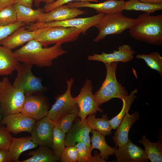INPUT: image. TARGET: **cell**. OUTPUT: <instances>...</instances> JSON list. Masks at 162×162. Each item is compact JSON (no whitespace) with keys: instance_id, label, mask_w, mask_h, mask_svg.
<instances>
[{"instance_id":"obj_11","label":"cell","mask_w":162,"mask_h":162,"mask_svg":"<svg viewBox=\"0 0 162 162\" xmlns=\"http://www.w3.org/2000/svg\"><path fill=\"white\" fill-rule=\"evenodd\" d=\"M48 98L43 94H35L25 96L21 112L36 121L46 116L49 109Z\"/></svg>"},{"instance_id":"obj_9","label":"cell","mask_w":162,"mask_h":162,"mask_svg":"<svg viewBox=\"0 0 162 162\" xmlns=\"http://www.w3.org/2000/svg\"><path fill=\"white\" fill-rule=\"evenodd\" d=\"M105 14L99 13L94 16L86 18H74L61 21H53L44 23H31L27 26V30L33 31L40 28L55 26L75 27L80 29L84 35L91 27L94 26L102 19Z\"/></svg>"},{"instance_id":"obj_16","label":"cell","mask_w":162,"mask_h":162,"mask_svg":"<svg viewBox=\"0 0 162 162\" xmlns=\"http://www.w3.org/2000/svg\"><path fill=\"white\" fill-rule=\"evenodd\" d=\"M87 13L86 10L79 8H70L67 4L58 6L40 16L37 22L44 23L53 21H61L76 18Z\"/></svg>"},{"instance_id":"obj_36","label":"cell","mask_w":162,"mask_h":162,"mask_svg":"<svg viewBox=\"0 0 162 162\" xmlns=\"http://www.w3.org/2000/svg\"><path fill=\"white\" fill-rule=\"evenodd\" d=\"M13 138L5 125L0 122V149L8 150Z\"/></svg>"},{"instance_id":"obj_19","label":"cell","mask_w":162,"mask_h":162,"mask_svg":"<svg viewBox=\"0 0 162 162\" xmlns=\"http://www.w3.org/2000/svg\"><path fill=\"white\" fill-rule=\"evenodd\" d=\"M40 31V29L33 31H28L26 30L23 26H21L11 34L2 41L0 45L12 50L34 39Z\"/></svg>"},{"instance_id":"obj_37","label":"cell","mask_w":162,"mask_h":162,"mask_svg":"<svg viewBox=\"0 0 162 162\" xmlns=\"http://www.w3.org/2000/svg\"><path fill=\"white\" fill-rule=\"evenodd\" d=\"M74 1L93 2H98V0H57L52 4H45L43 9L44 12L46 13L58 6L64 5Z\"/></svg>"},{"instance_id":"obj_2","label":"cell","mask_w":162,"mask_h":162,"mask_svg":"<svg viewBox=\"0 0 162 162\" xmlns=\"http://www.w3.org/2000/svg\"><path fill=\"white\" fill-rule=\"evenodd\" d=\"M133 38L148 44L162 45V14L152 16L142 14L136 19L135 24L129 29Z\"/></svg>"},{"instance_id":"obj_5","label":"cell","mask_w":162,"mask_h":162,"mask_svg":"<svg viewBox=\"0 0 162 162\" xmlns=\"http://www.w3.org/2000/svg\"><path fill=\"white\" fill-rule=\"evenodd\" d=\"M136 19L127 17L122 12L105 14L101 20L94 26L99 31V33L94 41L96 42L104 39L110 34H119L135 24Z\"/></svg>"},{"instance_id":"obj_28","label":"cell","mask_w":162,"mask_h":162,"mask_svg":"<svg viewBox=\"0 0 162 162\" xmlns=\"http://www.w3.org/2000/svg\"><path fill=\"white\" fill-rule=\"evenodd\" d=\"M137 89L135 88L131 91L128 96L121 98L123 102V106L119 113L111 119L109 122L112 129L117 128L128 112L136 96V94L137 92Z\"/></svg>"},{"instance_id":"obj_7","label":"cell","mask_w":162,"mask_h":162,"mask_svg":"<svg viewBox=\"0 0 162 162\" xmlns=\"http://www.w3.org/2000/svg\"><path fill=\"white\" fill-rule=\"evenodd\" d=\"M32 65L19 64L16 70L17 74L12 85L22 91L25 96L35 94H43L47 88L42 84L41 80L32 72Z\"/></svg>"},{"instance_id":"obj_12","label":"cell","mask_w":162,"mask_h":162,"mask_svg":"<svg viewBox=\"0 0 162 162\" xmlns=\"http://www.w3.org/2000/svg\"><path fill=\"white\" fill-rule=\"evenodd\" d=\"M54 122L46 116L35 122L31 132V140L38 146L51 148Z\"/></svg>"},{"instance_id":"obj_45","label":"cell","mask_w":162,"mask_h":162,"mask_svg":"<svg viewBox=\"0 0 162 162\" xmlns=\"http://www.w3.org/2000/svg\"><path fill=\"white\" fill-rule=\"evenodd\" d=\"M117 1H123V0H115Z\"/></svg>"},{"instance_id":"obj_26","label":"cell","mask_w":162,"mask_h":162,"mask_svg":"<svg viewBox=\"0 0 162 162\" xmlns=\"http://www.w3.org/2000/svg\"><path fill=\"white\" fill-rule=\"evenodd\" d=\"M32 156L20 162H55L60 160L54 151L45 146H40L36 150L29 152Z\"/></svg>"},{"instance_id":"obj_33","label":"cell","mask_w":162,"mask_h":162,"mask_svg":"<svg viewBox=\"0 0 162 162\" xmlns=\"http://www.w3.org/2000/svg\"><path fill=\"white\" fill-rule=\"evenodd\" d=\"M77 152L78 162H89L92 150L89 146L82 142H77L75 145Z\"/></svg>"},{"instance_id":"obj_32","label":"cell","mask_w":162,"mask_h":162,"mask_svg":"<svg viewBox=\"0 0 162 162\" xmlns=\"http://www.w3.org/2000/svg\"><path fill=\"white\" fill-rule=\"evenodd\" d=\"M17 21L16 12L12 5L0 9V26L8 25Z\"/></svg>"},{"instance_id":"obj_8","label":"cell","mask_w":162,"mask_h":162,"mask_svg":"<svg viewBox=\"0 0 162 162\" xmlns=\"http://www.w3.org/2000/svg\"><path fill=\"white\" fill-rule=\"evenodd\" d=\"M74 79H67V88L63 94L57 96L55 103L49 110L46 116L49 118L56 121L62 116L70 113L78 114L79 109L78 106L72 97L71 90Z\"/></svg>"},{"instance_id":"obj_22","label":"cell","mask_w":162,"mask_h":162,"mask_svg":"<svg viewBox=\"0 0 162 162\" xmlns=\"http://www.w3.org/2000/svg\"><path fill=\"white\" fill-rule=\"evenodd\" d=\"M38 145L33 141L30 136L19 138H13L9 147V151L13 162H19L20 154L27 150L35 148Z\"/></svg>"},{"instance_id":"obj_20","label":"cell","mask_w":162,"mask_h":162,"mask_svg":"<svg viewBox=\"0 0 162 162\" xmlns=\"http://www.w3.org/2000/svg\"><path fill=\"white\" fill-rule=\"evenodd\" d=\"M139 118V112L137 111L132 115L129 114L128 112L126 114L112 137L115 147L120 148L129 141L128 133L130 129Z\"/></svg>"},{"instance_id":"obj_3","label":"cell","mask_w":162,"mask_h":162,"mask_svg":"<svg viewBox=\"0 0 162 162\" xmlns=\"http://www.w3.org/2000/svg\"><path fill=\"white\" fill-rule=\"evenodd\" d=\"M118 62L104 63L106 73L105 79L100 88L93 94L99 106L113 98H121L129 94L116 80V70Z\"/></svg>"},{"instance_id":"obj_1","label":"cell","mask_w":162,"mask_h":162,"mask_svg":"<svg viewBox=\"0 0 162 162\" xmlns=\"http://www.w3.org/2000/svg\"><path fill=\"white\" fill-rule=\"evenodd\" d=\"M14 52L19 62L41 68L50 66L54 60L67 53V51L62 49V44L44 47L33 39Z\"/></svg>"},{"instance_id":"obj_17","label":"cell","mask_w":162,"mask_h":162,"mask_svg":"<svg viewBox=\"0 0 162 162\" xmlns=\"http://www.w3.org/2000/svg\"><path fill=\"white\" fill-rule=\"evenodd\" d=\"M114 154L115 162H148L144 150L129 141L120 148L117 149Z\"/></svg>"},{"instance_id":"obj_10","label":"cell","mask_w":162,"mask_h":162,"mask_svg":"<svg viewBox=\"0 0 162 162\" xmlns=\"http://www.w3.org/2000/svg\"><path fill=\"white\" fill-rule=\"evenodd\" d=\"M93 88L91 80L87 79L79 95L74 98L79 108L78 117L82 120L86 119L90 114H95L97 111L101 113L104 111L99 107L92 94Z\"/></svg>"},{"instance_id":"obj_25","label":"cell","mask_w":162,"mask_h":162,"mask_svg":"<svg viewBox=\"0 0 162 162\" xmlns=\"http://www.w3.org/2000/svg\"><path fill=\"white\" fill-rule=\"evenodd\" d=\"M12 5L16 12L18 21L25 24L37 21L38 18L44 13L43 9L34 10L19 4Z\"/></svg>"},{"instance_id":"obj_4","label":"cell","mask_w":162,"mask_h":162,"mask_svg":"<svg viewBox=\"0 0 162 162\" xmlns=\"http://www.w3.org/2000/svg\"><path fill=\"white\" fill-rule=\"evenodd\" d=\"M0 112L2 116L20 112L25 95L22 90L14 87L6 76L0 81Z\"/></svg>"},{"instance_id":"obj_30","label":"cell","mask_w":162,"mask_h":162,"mask_svg":"<svg viewBox=\"0 0 162 162\" xmlns=\"http://www.w3.org/2000/svg\"><path fill=\"white\" fill-rule=\"evenodd\" d=\"M65 133L60 127L55 124L53 131L51 148L59 160L61 153L65 147Z\"/></svg>"},{"instance_id":"obj_40","label":"cell","mask_w":162,"mask_h":162,"mask_svg":"<svg viewBox=\"0 0 162 162\" xmlns=\"http://www.w3.org/2000/svg\"><path fill=\"white\" fill-rule=\"evenodd\" d=\"M106 162L105 159L102 158L100 153H98L97 150L94 151V154L90 160L89 162Z\"/></svg>"},{"instance_id":"obj_24","label":"cell","mask_w":162,"mask_h":162,"mask_svg":"<svg viewBox=\"0 0 162 162\" xmlns=\"http://www.w3.org/2000/svg\"><path fill=\"white\" fill-rule=\"evenodd\" d=\"M139 143L143 145L145 152L148 160L152 162H162V141L159 139L155 143L150 142L143 135Z\"/></svg>"},{"instance_id":"obj_42","label":"cell","mask_w":162,"mask_h":162,"mask_svg":"<svg viewBox=\"0 0 162 162\" xmlns=\"http://www.w3.org/2000/svg\"><path fill=\"white\" fill-rule=\"evenodd\" d=\"M55 1V0H34L33 2L35 6L38 7L42 2H44L45 4H52Z\"/></svg>"},{"instance_id":"obj_31","label":"cell","mask_w":162,"mask_h":162,"mask_svg":"<svg viewBox=\"0 0 162 162\" xmlns=\"http://www.w3.org/2000/svg\"><path fill=\"white\" fill-rule=\"evenodd\" d=\"M136 58L143 59L151 69L157 70L162 76V57L159 52H154L149 54H138Z\"/></svg>"},{"instance_id":"obj_23","label":"cell","mask_w":162,"mask_h":162,"mask_svg":"<svg viewBox=\"0 0 162 162\" xmlns=\"http://www.w3.org/2000/svg\"><path fill=\"white\" fill-rule=\"evenodd\" d=\"M91 132L92 134L90 138L92 149L93 150L94 148L98 149L102 158L105 160L107 159L110 155L114 154L115 151L117 148V147H112L108 145L105 140V136L97 130H92Z\"/></svg>"},{"instance_id":"obj_35","label":"cell","mask_w":162,"mask_h":162,"mask_svg":"<svg viewBox=\"0 0 162 162\" xmlns=\"http://www.w3.org/2000/svg\"><path fill=\"white\" fill-rule=\"evenodd\" d=\"M77 152L75 146H66L62 151L60 158L61 162H77Z\"/></svg>"},{"instance_id":"obj_29","label":"cell","mask_w":162,"mask_h":162,"mask_svg":"<svg viewBox=\"0 0 162 162\" xmlns=\"http://www.w3.org/2000/svg\"><path fill=\"white\" fill-rule=\"evenodd\" d=\"M162 9V3L153 4L141 2L138 0H129L125 2L124 10L145 12L150 14Z\"/></svg>"},{"instance_id":"obj_41","label":"cell","mask_w":162,"mask_h":162,"mask_svg":"<svg viewBox=\"0 0 162 162\" xmlns=\"http://www.w3.org/2000/svg\"><path fill=\"white\" fill-rule=\"evenodd\" d=\"M13 0H0V9L13 4Z\"/></svg>"},{"instance_id":"obj_13","label":"cell","mask_w":162,"mask_h":162,"mask_svg":"<svg viewBox=\"0 0 162 162\" xmlns=\"http://www.w3.org/2000/svg\"><path fill=\"white\" fill-rule=\"evenodd\" d=\"M36 121L20 112L2 116L1 123L10 133L16 134L22 132L31 133Z\"/></svg>"},{"instance_id":"obj_38","label":"cell","mask_w":162,"mask_h":162,"mask_svg":"<svg viewBox=\"0 0 162 162\" xmlns=\"http://www.w3.org/2000/svg\"><path fill=\"white\" fill-rule=\"evenodd\" d=\"M13 162L8 150L0 149V162Z\"/></svg>"},{"instance_id":"obj_6","label":"cell","mask_w":162,"mask_h":162,"mask_svg":"<svg viewBox=\"0 0 162 162\" xmlns=\"http://www.w3.org/2000/svg\"><path fill=\"white\" fill-rule=\"evenodd\" d=\"M39 29L40 31L34 39L44 47L51 44L74 41L82 33L80 29L73 27L55 26Z\"/></svg>"},{"instance_id":"obj_15","label":"cell","mask_w":162,"mask_h":162,"mask_svg":"<svg viewBox=\"0 0 162 162\" xmlns=\"http://www.w3.org/2000/svg\"><path fill=\"white\" fill-rule=\"evenodd\" d=\"M118 50H113L112 53L107 54L103 51L100 54L93 53L88 57L89 60L100 61L105 63L114 62L124 63L131 61L135 53L131 46L128 44H123L118 46Z\"/></svg>"},{"instance_id":"obj_34","label":"cell","mask_w":162,"mask_h":162,"mask_svg":"<svg viewBox=\"0 0 162 162\" xmlns=\"http://www.w3.org/2000/svg\"><path fill=\"white\" fill-rule=\"evenodd\" d=\"M78 117V114H68L62 116L54 122L65 133H67L71 129L74 120Z\"/></svg>"},{"instance_id":"obj_18","label":"cell","mask_w":162,"mask_h":162,"mask_svg":"<svg viewBox=\"0 0 162 162\" xmlns=\"http://www.w3.org/2000/svg\"><path fill=\"white\" fill-rule=\"evenodd\" d=\"M125 2L123 1L107 0L99 3H91L87 1L70 2L67 5L70 8H77L87 7L94 9L97 13L104 14L122 12L124 10Z\"/></svg>"},{"instance_id":"obj_43","label":"cell","mask_w":162,"mask_h":162,"mask_svg":"<svg viewBox=\"0 0 162 162\" xmlns=\"http://www.w3.org/2000/svg\"><path fill=\"white\" fill-rule=\"evenodd\" d=\"M139 1L149 3L153 4L162 3V0H138Z\"/></svg>"},{"instance_id":"obj_14","label":"cell","mask_w":162,"mask_h":162,"mask_svg":"<svg viewBox=\"0 0 162 162\" xmlns=\"http://www.w3.org/2000/svg\"><path fill=\"white\" fill-rule=\"evenodd\" d=\"M92 130L87 124L86 118L82 120L77 117L65 136V146H75L77 142H82L90 146L89 134Z\"/></svg>"},{"instance_id":"obj_21","label":"cell","mask_w":162,"mask_h":162,"mask_svg":"<svg viewBox=\"0 0 162 162\" xmlns=\"http://www.w3.org/2000/svg\"><path fill=\"white\" fill-rule=\"evenodd\" d=\"M19 64L11 50L0 46V76L12 74Z\"/></svg>"},{"instance_id":"obj_44","label":"cell","mask_w":162,"mask_h":162,"mask_svg":"<svg viewBox=\"0 0 162 162\" xmlns=\"http://www.w3.org/2000/svg\"><path fill=\"white\" fill-rule=\"evenodd\" d=\"M2 116L1 114V113L0 112V122H1V121L2 119Z\"/></svg>"},{"instance_id":"obj_39","label":"cell","mask_w":162,"mask_h":162,"mask_svg":"<svg viewBox=\"0 0 162 162\" xmlns=\"http://www.w3.org/2000/svg\"><path fill=\"white\" fill-rule=\"evenodd\" d=\"M34 0H13V4H18L32 8Z\"/></svg>"},{"instance_id":"obj_27","label":"cell","mask_w":162,"mask_h":162,"mask_svg":"<svg viewBox=\"0 0 162 162\" xmlns=\"http://www.w3.org/2000/svg\"><path fill=\"white\" fill-rule=\"evenodd\" d=\"M101 118L95 117V114H90L86 118L88 124L92 130H95L106 136L112 134V126L109 122L108 115L103 114Z\"/></svg>"}]
</instances>
